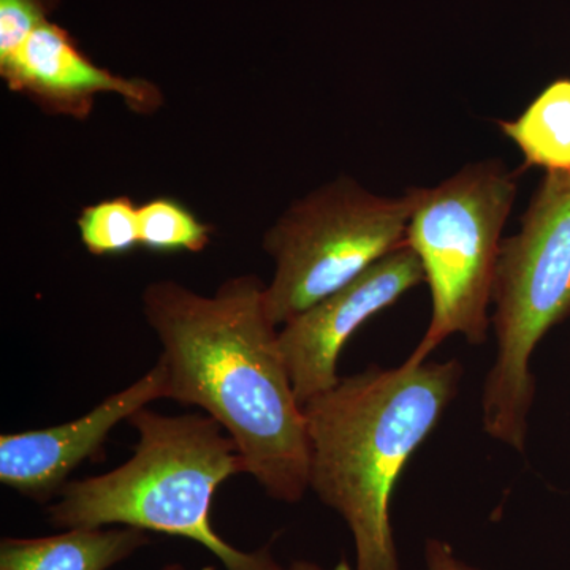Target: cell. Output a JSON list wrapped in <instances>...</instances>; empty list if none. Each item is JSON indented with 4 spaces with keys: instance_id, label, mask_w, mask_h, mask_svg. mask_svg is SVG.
I'll list each match as a JSON object with an SVG mask.
<instances>
[{
    "instance_id": "6da1fadb",
    "label": "cell",
    "mask_w": 570,
    "mask_h": 570,
    "mask_svg": "<svg viewBox=\"0 0 570 570\" xmlns=\"http://www.w3.org/2000/svg\"><path fill=\"white\" fill-rule=\"evenodd\" d=\"M265 288L255 275L228 277L213 295L160 279L146 285L141 306L163 346L167 400L216 420L246 474L295 504L309 490V439Z\"/></svg>"
},
{
    "instance_id": "7a4b0ae2",
    "label": "cell",
    "mask_w": 570,
    "mask_h": 570,
    "mask_svg": "<svg viewBox=\"0 0 570 570\" xmlns=\"http://www.w3.org/2000/svg\"><path fill=\"white\" fill-rule=\"evenodd\" d=\"M459 360L373 365L307 401L309 490L346 521L355 570H401L392 498L459 393Z\"/></svg>"
},
{
    "instance_id": "3957f363",
    "label": "cell",
    "mask_w": 570,
    "mask_h": 570,
    "mask_svg": "<svg viewBox=\"0 0 570 570\" xmlns=\"http://www.w3.org/2000/svg\"><path fill=\"white\" fill-rule=\"evenodd\" d=\"M127 422L138 434L134 455L110 472L67 482L47 509L52 527H129L189 539L225 570H266L276 561L268 547L238 550L213 528L217 489L246 474L234 439L216 420L142 407Z\"/></svg>"
},
{
    "instance_id": "277c9868",
    "label": "cell",
    "mask_w": 570,
    "mask_h": 570,
    "mask_svg": "<svg viewBox=\"0 0 570 570\" xmlns=\"http://www.w3.org/2000/svg\"><path fill=\"white\" fill-rule=\"evenodd\" d=\"M493 305L497 358L483 387V430L524 452L535 396L532 354L570 317V171L546 174L519 234L502 239Z\"/></svg>"
},
{
    "instance_id": "5b68a950",
    "label": "cell",
    "mask_w": 570,
    "mask_h": 570,
    "mask_svg": "<svg viewBox=\"0 0 570 570\" xmlns=\"http://www.w3.org/2000/svg\"><path fill=\"white\" fill-rule=\"evenodd\" d=\"M501 160L469 164L436 187L414 190L406 245L417 254L431 292V322L404 362H428L449 336L472 346L489 340L502 230L519 193Z\"/></svg>"
},
{
    "instance_id": "8992f818",
    "label": "cell",
    "mask_w": 570,
    "mask_h": 570,
    "mask_svg": "<svg viewBox=\"0 0 570 570\" xmlns=\"http://www.w3.org/2000/svg\"><path fill=\"white\" fill-rule=\"evenodd\" d=\"M412 209L414 190L381 197L348 176L288 206L262 243L275 262L265 288L273 324L281 328L406 245Z\"/></svg>"
},
{
    "instance_id": "52a82bcc",
    "label": "cell",
    "mask_w": 570,
    "mask_h": 570,
    "mask_svg": "<svg viewBox=\"0 0 570 570\" xmlns=\"http://www.w3.org/2000/svg\"><path fill=\"white\" fill-rule=\"evenodd\" d=\"M425 281L422 264L407 245L321 299L279 328V347L299 404L328 392L341 381V352L356 330L395 305Z\"/></svg>"
},
{
    "instance_id": "ba28073f",
    "label": "cell",
    "mask_w": 570,
    "mask_h": 570,
    "mask_svg": "<svg viewBox=\"0 0 570 570\" xmlns=\"http://www.w3.org/2000/svg\"><path fill=\"white\" fill-rule=\"evenodd\" d=\"M157 400H167V365H156L129 387L105 397L88 414L41 430L0 436V483L37 502L61 493L71 472L96 459L116 425Z\"/></svg>"
},
{
    "instance_id": "9c48e42d",
    "label": "cell",
    "mask_w": 570,
    "mask_h": 570,
    "mask_svg": "<svg viewBox=\"0 0 570 570\" xmlns=\"http://www.w3.org/2000/svg\"><path fill=\"white\" fill-rule=\"evenodd\" d=\"M0 77L10 91L28 97L45 112L86 119L100 94H115L134 111L159 110L163 92L141 78L111 73L92 62L69 32L48 20L9 58L0 59Z\"/></svg>"
},
{
    "instance_id": "30bf717a",
    "label": "cell",
    "mask_w": 570,
    "mask_h": 570,
    "mask_svg": "<svg viewBox=\"0 0 570 570\" xmlns=\"http://www.w3.org/2000/svg\"><path fill=\"white\" fill-rule=\"evenodd\" d=\"M137 528H71L48 538H6L0 570H108L148 546Z\"/></svg>"
},
{
    "instance_id": "8fae6325",
    "label": "cell",
    "mask_w": 570,
    "mask_h": 570,
    "mask_svg": "<svg viewBox=\"0 0 570 570\" xmlns=\"http://www.w3.org/2000/svg\"><path fill=\"white\" fill-rule=\"evenodd\" d=\"M498 124L520 149L524 168L570 171V78L550 82L519 118Z\"/></svg>"
},
{
    "instance_id": "7c38bea8",
    "label": "cell",
    "mask_w": 570,
    "mask_h": 570,
    "mask_svg": "<svg viewBox=\"0 0 570 570\" xmlns=\"http://www.w3.org/2000/svg\"><path fill=\"white\" fill-rule=\"evenodd\" d=\"M140 246L159 254H198L212 243V225L181 202L159 197L138 206Z\"/></svg>"
},
{
    "instance_id": "4fadbf2b",
    "label": "cell",
    "mask_w": 570,
    "mask_h": 570,
    "mask_svg": "<svg viewBox=\"0 0 570 570\" xmlns=\"http://www.w3.org/2000/svg\"><path fill=\"white\" fill-rule=\"evenodd\" d=\"M77 227L81 245L97 257L129 254L140 246L138 206L124 195L82 208Z\"/></svg>"
},
{
    "instance_id": "5bb4252c",
    "label": "cell",
    "mask_w": 570,
    "mask_h": 570,
    "mask_svg": "<svg viewBox=\"0 0 570 570\" xmlns=\"http://www.w3.org/2000/svg\"><path fill=\"white\" fill-rule=\"evenodd\" d=\"M59 0H0V59L9 58L39 26Z\"/></svg>"
},
{
    "instance_id": "9a60e30c",
    "label": "cell",
    "mask_w": 570,
    "mask_h": 570,
    "mask_svg": "<svg viewBox=\"0 0 570 570\" xmlns=\"http://www.w3.org/2000/svg\"><path fill=\"white\" fill-rule=\"evenodd\" d=\"M426 570H480L456 557L450 543L441 539H428L425 543Z\"/></svg>"
},
{
    "instance_id": "2e32d148",
    "label": "cell",
    "mask_w": 570,
    "mask_h": 570,
    "mask_svg": "<svg viewBox=\"0 0 570 570\" xmlns=\"http://www.w3.org/2000/svg\"><path fill=\"white\" fill-rule=\"evenodd\" d=\"M266 570H328L325 568H322V566L316 564V562L311 561H294L291 566H287V568H283V566L277 564V562H273L272 566H269Z\"/></svg>"
},
{
    "instance_id": "e0dca14e",
    "label": "cell",
    "mask_w": 570,
    "mask_h": 570,
    "mask_svg": "<svg viewBox=\"0 0 570 570\" xmlns=\"http://www.w3.org/2000/svg\"><path fill=\"white\" fill-rule=\"evenodd\" d=\"M160 570H189V569L184 568V566H181V564H168V566H165V568H163Z\"/></svg>"
}]
</instances>
